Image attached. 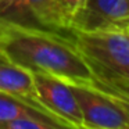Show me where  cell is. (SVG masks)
I'll use <instances>...</instances> for the list:
<instances>
[{"instance_id": "cell-10", "label": "cell", "mask_w": 129, "mask_h": 129, "mask_svg": "<svg viewBox=\"0 0 129 129\" xmlns=\"http://www.w3.org/2000/svg\"><path fill=\"white\" fill-rule=\"evenodd\" d=\"M60 2H61L62 11H64L65 17H67V20H68V25H70L74 14L79 10V7L83 4L85 0H60ZM68 31H70V29H68Z\"/></svg>"}, {"instance_id": "cell-7", "label": "cell", "mask_w": 129, "mask_h": 129, "mask_svg": "<svg viewBox=\"0 0 129 129\" xmlns=\"http://www.w3.org/2000/svg\"><path fill=\"white\" fill-rule=\"evenodd\" d=\"M0 93L24 101V103L32 106L34 108L39 110L45 115L50 117L56 122H58L40 101L36 86H35L34 75L31 71L18 67L15 64H11L9 61H4L2 58H0Z\"/></svg>"}, {"instance_id": "cell-1", "label": "cell", "mask_w": 129, "mask_h": 129, "mask_svg": "<svg viewBox=\"0 0 129 129\" xmlns=\"http://www.w3.org/2000/svg\"><path fill=\"white\" fill-rule=\"evenodd\" d=\"M0 58L31 72L100 89V81L72 38L60 31L0 17Z\"/></svg>"}, {"instance_id": "cell-2", "label": "cell", "mask_w": 129, "mask_h": 129, "mask_svg": "<svg viewBox=\"0 0 129 129\" xmlns=\"http://www.w3.org/2000/svg\"><path fill=\"white\" fill-rule=\"evenodd\" d=\"M70 32L75 46L97 76L129 81V29Z\"/></svg>"}, {"instance_id": "cell-5", "label": "cell", "mask_w": 129, "mask_h": 129, "mask_svg": "<svg viewBox=\"0 0 129 129\" xmlns=\"http://www.w3.org/2000/svg\"><path fill=\"white\" fill-rule=\"evenodd\" d=\"M110 29H129V0H85L70 24V31Z\"/></svg>"}, {"instance_id": "cell-4", "label": "cell", "mask_w": 129, "mask_h": 129, "mask_svg": "<svg viewBox=\"0 0 129 129\" xmlns=\"http://www.w3.org/2000/svg\"><path fill=\"white\" fill-rule=\"evenodd\" d=\"M43 106L64 128L83 129V118L71 86L47 74L32 72Z\"/></svg>"}, {"instance_id": "cell-3", "label": "cell", "mask_w": 129, "mask_h": 129, "mask_svg": "<svg viewBox=\"0 0 129 129\" xmlns=\"http://www.w3.org/2000/svg\"><path fill=\"white\" fill-rule=\"evenodd\" d=\"M83 118V129H129V107L104 90L70 85Z\"/></svg>"}, {"instance_id": "cell-11", "label": "cell", "mask_w": 129, "mask_h": 129, "mask_svg": "<svg viewBox=\"0 0 129 129\" xmlns=\"http://www.w3.org/2000/svg\"><path fill=\"white\" fill-rule=\"evenodd\" d=\"M18 0H0V17H3Z\"/></svg>"}, {"instance_id": "cell-8", "label": "cell", "mask_w": 129, "mask_h": 129, "mask_svg": "<svg viewBox=\"0 0 129 129\" xmlns=\"http://www.w3.org/2000/svg\"><path fill=\"white\" fill-rule=\"evenodd\" d=\"M21 117H38V118H45V119L56 122L50 117L45 115L43 112H40L39 110L34 108L29 104L24 103V101L18 100L15 97H11V96L0 93V122L2 121L15 119V118H21ZM56 123H58V122H56Z\"/></svg>"}, {"instance_id": "cell-6", "label": "cell", "mask_w": 129, "mask_h": 129, "mask_svg": "<svg viewBox=\"0 0 129 129\" xmlns=\"http://www.w3.org/2000/svg\"><path fill=\"white\" fill-rule=\"evenodd\" d=\"M3 17L53 31L70 29L60 0H18Z\"/></svg>"}, {"instance_id": "cell-9", "label": "cell", "mask_w": 129, "mask_h": 129, "mask_svg": "<svg viewBox=\"0 0 129 129\" xmlns=\"http://www.w3.org/2000/svg\"><path fill=\"white\" fill-rule=\"evenodd\" d=\"M100 89L129 107V81L114 76H99Z\"/></svg>"}]
</instances>
